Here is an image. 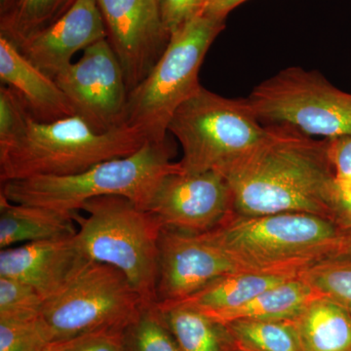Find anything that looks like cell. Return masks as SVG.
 <instances>
[{"label":"cell","instance_id":"f546056e","mask_svg":"<svg viewBox=\"0 0 351 351\" xmlns=\"http://www.w3.org/2000/svg\"><path fill=\"white\" fill-rule=\"evenodd\" d=\"M161 16L171 34L198 15L204 0H158Z\"/></svg>","mask_w":351,"mask_h":351},{"label":"cell","instance_id":"44dd1931","mask_svg":"<svg viewBox=\"0 0 351 351\" xmlns=\"http://www.w3.org/2000/svg\"><path fill=\"white\" fill-rule=\"evenodd\" d=\"M317 292L301 274L267 289L243 306L221 314L217 321L226 324L233 320H294Z\"/></svg>","mask_w":351,"mask_h":351},{"label":"cell","instance_id":"5b68a950","mask_svg":"<svg viewBox=\"0 0 351 351\" xmlns=\"http://www.w3.org/2000/svg\"><path fill=\"white\" fill-rule=\"evenodd\" d=\"M75 214L78 248L87 260L120 270L145 304L156 302L162 226L147 210L121 195L92 198Z\"/></svg>","mask_w":351,"mask_h":351},{"label":"cell","instance_id":"7a4b0ae2","mask_svg":"<svg viewBox=\"0 0 351 351\" xmlns=\"http://www.w3.org/2000/svg\"><path fill=\"white\" fill-rule=\"evenodd\" d=\"M172 157L167 140L147 142L131 156L104 161L78 174L3 182L0 195L11 202L69 214L80 211L88 200L105 195L125 196L147 210L164 176L181 169Z\"/></svg>","mask_w":351,"mask_h":351},{"label":"cell","instance_id":"e575fe53","mask_svg":"<svg viewBox=\"0 0 351 351\" xmlns=\"http://www.w3.org/2000/svg\"><path fill=\"white\" fill-rule=\"evenodd\" d=\"M14 1L15 0H0V10H1V16L4 15L12 8Z\"/></svg>","mask_w":351,"mask_h":351},{"label":"cell","instance_id":"4316f807","mask_svg":"<svg viewBox=\"0 0 351 351\" xmlns=\"http://www.w3.org/2000/svg\"><path fill=\"white\" fill-rule=\"evenodd\" d=\"M51 343L40 317L0 318V351H44Z\"/></svg>","mask_w":351,"mask_h":351},{"label":"cell","instance_id":"9a60e30c","mask_svg":"<svg viewBox=\"0 0 351 351\" xmlns=\"http://www.w3.org/2000/svg\"><path fill=\"white\" fill-rule=\"evenodd\" d=\"M106 38L107 29L97 0H76L57 22L18 47L32 64L55 78L73 63L76 53Z\"/></svg>","mask_w":351,"mask_h":351},{"label":"cell","instance_id":"d4e9b609","mask_svg":"<svg viewBox=\"0 0 351 351\" xmlns=\"http://www.w3.org/2000/svg\"><path fill=\"white\" fill-rule=\"evenodd\" d=\"M125 335L130 351H181L156 302L143 306Z\"/></svg>","mask_w":351,"mask_h":351},{"label":"cell","instance_id":"83f0119b","mask_svg":"<svg viewBox=\"0 0 351 351\" xmlns=\"http://www.w3.org/2000/svg\"><path fill=\"white\" fill-rule=\"evenodd\" d=\"M44 351H130L125 331H100L52 341Z\"/></svg>","mask_w":351,"mask_h":351},{"label":"cell","instance_id":"30bf717a","mask_svg":"<svg viewBox=\"0 0 351 351\" xmlns=\"http://www.w3.org/2000/svg\"><path fill=\"white\" fill-rule=\"evenodd\" d=\"M54 80L76 117L93 130L106 133L125 125L128 89L108 38L87 47L76 63L69 64Z\"/></svg>","mask_w":351,"mask_h":351},{"label":"cell","instance_id":"9c48e42d","mask_svg":"<svg viewBox=\"0 0 351 351\" xmlns=\"http://www.w3.org/2000/svg\"><path fill=\"white\" fill-rule=\"evenodd\" d=\"M247 100L265 126L292 127L309 137L351 134V94L318 71L283 69L254 88Z\"/></svg>","mask_w":351,"mask_h":351},{"label":"cell","instance_id":"4fadbf2b","mask_svg":"<svg viewBox=\"0 0 351 351\" xmlns=\"http://www.w3.org/2000/svg\"><path fill=\"white\" fill-rule=\"evenodd\" d=\"M242 269L204 234L162 228L159 239L157 304L184 301L219 277Z\"/></svg>","mask_w":351,"mask_h":351},{"label":"cell","instance_id":"1f68e13d","mask_svg":"<svg viewBox=\"0 0 351 351\" xmlns=\"http://www.w3.org/2000/svg\"><path fill=\"white\" fill-rule=\"evenodd\" d=\"M332 221L341 230H351V180H336L332 200Z\"/></svg>","mask_w":351,"mask_h":351},{"label":"cell","instance_id":"3957f363","mask_svg":"<svg viewBox=\"0 0 351 351\" xmlns=\"http://www.w3.org/2000/svg\"><path fill=\"white\" fill-rule=\"evenodd\" d=\"M147 141L127 125L98 133L80 117L39 122L29 115L24 130L0 147V181L69 176L135 154Z\"/></svg>","mask_w":351,"mask_h":351},{"label":"cell","instance_id":"7c38bea8","mask_svg":"<svg viewBox=\"0 0 351 351\" xmlns=\"http://www.w3.org/2000/svg\"><path fill=\"white\" fill-rule=\"evenodd\" d=\"M108 40L119 59L128 89L138 86L160 60L171 34L158 0H97Z\"/></svg>","mask_w":351,"mask_h":351},{"label":"cell","instance_id":"8992f818","mask_svg":"<svg viewBox=\"0 0 351 351\" xmlns=\"http://www.w3.org/2000/svg\"><path fill=\"white\" fill-rule=\"evenodd\" d=\"M225 20L198 14L171 34L170 43L149 75L127 99L125 125L147 142L167 140L176 110L200 89L199 71Z\"/></svg>","mask_w":351,"mask_h":351},{"label":"cell","instance_id":"d6a6232c","mask_svg":"<svg viewBox=\"0 0 351 351\" xmlns=\"http://www.w3.org/2000/svg\"><path fill=\"white\" fill-rule=\"evenodd\" d=\"M247 0H204L200 13L225 20L228 14Z\"/></svg>","mask_w":351,"mask_h":351},{"label":"cell","instance_id":"4dcf8cb0","mask_svg":"<svg viewBox=\"0 0 351 351\" xmlns=\"http://www.w3.org/2000/svg\"><path fill=\"white\" fill-rule=\"evenodd\" d=\"M328 154L337 181L351 180V134L327 138Z\"/></svg>","mask_w":351,"mask_h":351},{"label":"cell","instance_id":"ac0fdd59","mask_svg":"<svg viewBox=\"0 0 351 351\" xmlns=\"http://www.w3.org/2000/svg\"><path fill=\"white\" fill-rule=\"evenodd\" d=\"M75 213L19 204L0 195V248L73 237L77 232Z\"/></svg>","mask_w":351,"mask_h":351},{"label":"cell","instance_id":"cb8c5ba5","mask_svg":"<svg viewBox=\"0 0 351 351\" xmlns=\"http://www.w3.org/2000/svg\"><path fill=\"white\" fill-rule=\"evenodd\" d=\"M301 277L318 294L338 302L351 313V258H324L302 269Z\"/></svg>","mask_w":351,"mask_h":351},{"label":"cell","instance_id":"52a82bcc","mask_svg":"<svg viewBox=\"0 0 351 351\" xmlns=\"http://www.w3.org/2000/svg\"><path fill=\"white\" fill-rule=\"evenodd\" d=\"M247 99H228L201 87L176 110L168 132L181 144L184 173L219 171L257 147L267 137Z\"/></svg>","mask_w":351,"mask_h":351},{"label":"cell","instance_id":"484cf974","mask_svg":"<svg viewBox=\"0 0 351 351\" xmlns=\"http://www.w3.org/2000/svg\"><path fill=\"white\" fill-rule=\"evenodd\" d=\"M44 302L43 298L32 286L17 279L0 277V318L38 317Z\"/></svg>","mask_w":351,"mask_h":351},{"label":"cell","instance_id":"277c9868","mask_svg":"<svg viewBox=\"0 0 351 351\" xmlns=\"http://www.w3.org/2000/svg\"><path fill=\"white\" fill-rule=\"evenodd\" d=\"M343 230L306 213L245 217L232 214L202 233L244 270H302L334 257Z\"/></svg>","mask_w":351,"mask_h":351},{"label":"cell","instance_id":"6da1fadb","mask_svg":"<svg viewBox=\"0 0 351 351\" xmlns=\"http://www.w3.org/2000/svg\"><path fill=\"white\" fill-rule=\"evenodd\" d=\"M267 137L225 172L233 214L306 213L332 221L336 176L328 140L270 125Z\"/></svg>","mask_w":351,"mask_h":351},{"label":"cell","instance_id":"603a6c76","mask_svg":"<svg viewBox=\"0 0 351 351\" xmlns=\"http://www.w3.org/2000/svg\"><path fill=\"white\" fill-rule=\"evenodd\" d=\"M76 0H15L1 16V32L16 45L32 38L57 22Z\"/></svg>","mask_w":351,"mask_h":351},{"label":"cell","instance_id":"5bb4252c","mask_svg":"<svg viewBox=\"0 0 351 351\" xmlns=\"http://www.w3.org/2000/svg\"><path fill=\"white\" fill-rule=\"evenodd\" d=\"M89 260L82 255L75 235L29 242L0 252V277L32 286L44 301L61 293Z\"/></svg>","mask_w":351,"mask_h":351},{"label":"cell","instance_id":"8fae6325","mask_svg":"<svg viewBox=\"0 0 351 351\" xmlns=\"http://www.w3.org/2000/svg\"><path fill=\"white\" fill-rule=\"evenodd\" d=\"M147 211L162 228L201 234L233 213L232 191L219 171L184 173L180 169L164 176Z\"/></svg>","mask_w":351,"mask_h":351},{"label":"cell","instance_id":"7402d4cb","mask_svg":"<svg viewBox=\"0 0 351 351\" xmlns=\"http://www.w3.org/2000/svg\"><path fill=\"white\" fill-rule=\"evenodd\" d=\"M237 351H302L293 320H233L226 323Z\"/></svg>","mask_w":351,"mask_h":351},{"label":"cell","instance_id":"2e32d148","mask_svg":"<svg viewBox=\"0 0 351 351\" xmlns=\"http://www.w3.org/2000/svg\"><path fill=\"white\" fill-rule=\"evenodd\" d=\"M0 80L12 89L34 119L53 122L75 117V108L54 78L43 73L0 34Z\"/></svg>","mask_w":351,"mask_h":351},{"label":"cell","instance_id":"ba28073f","mask_svg":"<svg viewBox=\"0 0 351 351\" xmlns=\"http://www.w3.org/2000/svg\"><path fill=\"white\" fill-rule=\"evenodd\" d=\"M120 270L88 262L61 293L44 302L40 320L50 341L100 331H126L145 306Z\"/></svg>","mask_w":351,"mask_h":351},{"label":"cell","instance_id":"d6986e66","mask_svg":"<svg viewBox=\"0 0 351 351\" xmlns=\"http://www.w3.org/2000/svg\"><path fill=\"white\" fill-rule=\"evenodd\" d=\"M302 351H351V313L318 295L295 318Z\"/></svg>","mask_w":351,"mask_h":351},{"label":"cell","instance_id":"ffe728a7","mask_svg":"<svg viewBox=\"0 0 351 351\" xmlns=\"http://www.w3.org/2000/svg\"><path fill=\"white\" fill-rule=\"evenodd\" d=\"M156 306L181 351H237L223 323L182 304Z\"/></svg>","mask_w":351,"mask_h":351},{"label":"cell","instance_id":"f1b7e54d","mask_svg":"<svg viewBox=\"0 0 351 351\" xmlns=\"http://www.w3.org/2000/svg\"><path fill=\"white\" fill-rule=\"evenodd\" d=\"M29 112L10 88L0 86V147H6L22 133Z\"/></svg>","mask_w":351,"mask_h":351},{"label":"cell","instance_id":"e0dca14e","mask_svg":"<svg viewBox=\"0 0 351 351\" xmlns=\"http://www.w3.org/2000/svg\"><path fill=\"white\" fill-rule=\"evenodd\" d=\"M302 270H239L219 277L188 299L173 304L193 307L217 319L221 314L250 302L267 289L299 276Z\"/></svg>","mask_w":351,"mask_h":351},{"label":"cell","instance_id":"836d02e7","mask_svg":"<svg viewBox=\"0 0 351 351\" xmlns=\"http://www.w3.org/2000/svg\"><path fill=\"white\" fill-rule=\"evenodd\" d=\"M334 257L351 258V230H343V237Z\"/></svg>","mask_w":351,"mask_h":351}]
</instances>
